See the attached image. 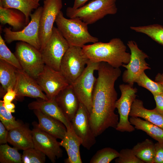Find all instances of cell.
I'll return each instance as SVG.
<instances>
[{
  "label": "cell",
  "instance_id": "cell-1",
  "mask_svg": "<svg viewBox=\"0 0 163 163\" xmlns=\"http://www.w3.org/2000/svg\"><path fill=\"white\" fill-rule=\"evenodd\" d=\"M97 71L98 77L89 114L90 126L96 137L110 127L116 129L118 124V115L114 112L117 100L114 84L121 74L120 68H114L104 62L99 63Z\"/></svg>",
  "mask_w": 163,
  "mask_h": 163
},
{
  "label": "cell",
  "instance_id": "cell-2",
  "mask_svg": "<svg viewBox=\"0 0 163 163\" xmlns=\"http://www.w3.org/2000/svg\"><path fill=\"white\" fill-rule=\"evenodd\" d=\"M83 52L91 61L105 62L115 68H119L129 62L130 53L126 51V46L120 39L115 38L109 42H98L85 45Z\"/></svg>",
  "mask_w": 163,
  "mask_h": 163
},
{
  "label": "cell",
  "instance_id": "cell-3",
  "mask_svg": "<svg viewBox=\"0 0 163 163\" xmlns=\"http://www.w3.org/2000/svg\"><path fill=\"white\" fill-rule=\"evenodd\" d=\"M55 22L57 28L70 46L82 48L87 43L98 41L97 38L89 33L87 24L79 19L66 18L61 11L57 16Z\"/></svg>",
  "mask_w": 163,
  "mask_h": 163
},
{
  "label": "cell",
  "instance_id": "cell-4",
  "mask_svg": "<svg viewBox=\"0 0 163 163\" xmlns=\"http://www.w3.org/2000/svg\"><path fill=\"white\" fill-rule=\"evenodd\" d=\"M116 0H93L77 9L68 7L66 14L69 18L79 19L88 25L92 24L107 15L116 14Z\"/></svg>",
  "mask_w": 163,
  "mask_h": 163
},
{
  "label": "cell",
  "instance_id": "cell-5",
  "mask_svg": "<svg viewBox=\"0 0 163 163\" xmlns=\"http://www.w3.org/2000/svg\"><path fill=\"white\" fill-rule=\"evenodd\" d=\"M43 7L39 6L30 16V20L21 30L14 31L11 27H5L3 30L5 42L9 43L15 41L28 43L40 50L39 38L40 20Z\"/></svg>",
  "mask_w": 163,
  "mask_h": 163
},
{
  "label": "cell",
  "instance_id": "cell-6",
  "mask_svg": "<svg viewBox=\"0 0 163 163\" xmlns=\"http://www.w3.org/2000/svg\"><path fill=\"white\" fill-rule=\"evenodd\" d=\"M99 63L89 60L83 72L71 85L80 102L85 107L89 114L91 110L93 93L97 80L94 73L97 70Z\"/></svg>",
  "mask_w": 163,
  "mask_h": 163
},
{
  "label": "cell",
  "instance_id": "cell-7",
  "mask_svg": "<svg viewBox=\"0 0 163 163\" xmlns=\"http://www.w3.org/2000/svg\"><path fill=\"white\" fill-rule=\"evenodd\" d=\"M14 54L22 69L36 79L45 66L40 50L28 43L20 41L16 44Z\"/></svg>",
  "mask_w": 163,
  "mask_h": 163
},
{
  "label": "cell",
  "instance_id": "cell-8",
  "mask_svg": "<svg viewBox=\"0 0 163 163\" xmlns=\"http://www.w3.org/2000/svg\"><path fill=\"white\" fill-rule=\"evenodd\" d=\"M69 47L58 28L53 27L49 39L40 51L45 65L60 71L62 60Z\"/></svg>",
  "mask_w": 163,
  "mask_h": 163
},
{
  "label": "cell",
  "instance_id": "cell-9",
  "mask_svg": "<svg viewBox=\"0 0 163 163\" xmlns=\"http://www.w3.org/2000/svg\"><path fill=\"white\" fill-rule=\"evenodd\" d=\"M89 60L82 48L69 47L62 60L60 71L69 85H72L82 73Z\"/></svg>",
  "mask_w": 163,
  "mask_h": 163
},
{
  "label": "cell",
  "instance_id": "cell-10",
  "mask_svg": "<svg viewBox=\"0 0 163 163\" xmlns=\"http://www.w3.org/2000/svg\"><path fill=\"white\" fill-rule=\"evenodd\" d=\"M119 88L121 95L116 101L115 107L117 110L119 119L115 129L121 132H132L135 128L131 124L129 116L132 104L136 99L137 89L128 84H120Z\"/></svg>",
  "mask_w": 163,
  "mask_h": 163
},
{
  "label": "cell",
  "instance_id": "cell-11",
  "mask_svg": "<svg viewBox=\"0 0 163 163\" xmlns=\"http://www.w3.org/2000/svg\"><path fill=\"white\" fill-rule=\"evenodd\" d=\"M127 45L130 50V58L128 63L122 66L126 69L123 74L122 80L124 82L133 87L140 75L151 68L145 61L148 56L139 48L135 42L129 41Z\"/></svg>",
  "mask_w": 163,
  "mask_h": 163
},
{
  "label": "cell",
  "instance_id": "cell-12",
  "mask_svg": "<svg viewBox=\"0 0 163 163\" xmlns=\"http://www.w3.org/2000/svg\"><path fill=\"white\" fill-rule=\"evenodd\" d=\"M62 0H45L40 20L39 38L41 51L52 34L56 17L61 11Z\"/></svg>",
  "mask_w": 163,
  "mask_h": 163
},
{
  "label": "cell",
  "instance_id": "cell-13",
  "mask_svg": "<svg viewBox=\"0 0 163 163\" xmlns=\"http://www.w3.org/2000/svg\"><path fill=\"white\" fill-rule=\"evenodd\" d=\"M35 80L48 100L54 99L61 91L69 85L60 71L46 65Z\"/></svg>",
  "mask_w": 163,
  "mask_h": 163
},
{
  "label": "cell",
  "instance_id": "cell-14",
  "mask_svg": "<svg viewBox=\"0 0 163 163\" xmlns=\"http://www.w3.org/2000/svg\"><path fill=\"white\" fill-rule=\"evenodd\" d=\"M32 130L34 147L43 152L52 163L62 156L60 142L57 138L39 128L33 123Z\"/></svg>",
  "mask_w": 163,
  "mask_h": 163
},
{
  "label": "cell",
  "instance_id": "cell-15",
  "mask_svg": "<svg viewBox=\"0 0 163 163\" xmlns=\"http://www.w3.org/2000/svg\"><path fill=\"white\" fill-rule=\"evenodd\" d=\"M72 128L82 141V145L88 150L96 142V136L91 128L89 113L85 107L80 103L78 110L70 121Z\"/></svg>",
  "mask_w": 163,
  "mask_h": 163
},
{
  "label": "cell",
  "instance_id": "cell-16",
  "mask_svg": "<svg viewBox=\"0 0 163 163\" xmlns=\"http://www.w3.org/2000/svg\"><path fill=\"white\" fill-rule=\"evenodd\" d=\"M16 80L14 89L17 97H27L48 100L36 80L22 69H16Z\"/></svg>",
  "mask_w": 163,
  "mask_h": 163
},
{
  "label": "cell",
  "instance_id": "cell-17",
  "mask_svg": "<svg viewBox=\"0 0 163 163\" xmlns=\"http://www.w3.org/2000/svg\"><path fill=\"white\" fill-rule=\"evenodd\" d=\"M54 99L64 115L70 122L77 112L80 103L72 85H69L61 91Z\"/></svg>",
  "mask_w": 163,
  "mask_h": 163
},
{
  "label": "cell",
  "instance_id": "cell-18",
  "mask_svg": "<svg viewBox=\"0 0 163 163\" xmlns=\"http://www.w3.org/2000/svg\"><path fill=\"white\" fill-rule=\"evenodd\" d=\"M37 117V126L56 138L62 139L66 132V128L60 121L48 115L39 110H33Z\"/></svg>",
  "mask_w": 163,
  "mask_h": 163
},
{
  "label": "cell",
  "instance_id": "cell-19",
  "mask_svg": "<svg viewBox=\"0 0 163 163\" xmlns=\"http://www.w3.org/2000/svg\"><path fill=\"white\" fill-rule=\"evenodd\" d=\"M8 142L18 150L34 147L32 130L27 126L22 124L8 132Z\"/></svg>",
  "mask_w": 163,
  "mask_h": 163
},
{
  "label": "cell",
  "instance_id": "cell-20",
  "mask_svg": "<svg viewBox=\"0 0 163 163\" xmlns=\"http://www.w3.org/2000/svg\"><path fill=\"white\" fill-rule=\"evenodd\" d=\"M28 107L30 110H39L62 123L66 127L70 121L65 117L55 99L44 100L38 98L30 103Z\"/></svg>",
  "mask_w": 163,
  "mask_h": 163
},
{
  "label": "cell",
  "instance_id": "cell-21",
  "mask_svg": "<svg viewBox=\"0 0 163 163\" xmlns=\"http://www.w3.org/2000/svg\"><path fill=\"white\" fill-rule=\"evenodd\" d=\"M129 116L142 118L163 129V114L155 108L152 110L145 108L143 101L140 100L136 99L134 101Z\"/></svg>",
  "mask_w": 163,
  "mask_h": 163
},
{
  "label": "cell",
  "instance_id": "cell-22",
  "mask_svg": "<svg viewBox=\"0 0 163 163\" xmlns=\"http://www.w3.org/2000/svg\"><path fill=\"white\" fill-rule=\"evenodd\" d=\"M0 22L1 24H8L12 27V30H21L29 23L25 14L18 10L5 8L0 6Z\"/></svg>",
  "mask_w": 163,
  "mask_h": 163
},
{
  "label": "cell",
  "instance_id": "cell-23",
  "mask_svg": "<svg viewBox=\"0 0 163 163\" xmlns=\"http://www.w3.org/2000/svg\"><path fill=\"white\" fill-rule=\"evenodd\" d=\"M16 69L8 63L0 59V83L1 85V96L5 94L10 88H14L16 80Z\"/></svg>",
  "mask_w": 163,
  "mask_h": 163
},
{
  "label": "cell",
  "instance_id": "cell-24",
  "mask_svg": "<svg viewBox=\"0 0 163 163\" xmlns=\"http://www.w3.org/2000/svg\"><path fill=\"white\" fill-rule=\"evenodd\" d=\"M135 128L145 132L149 136L161 144H163V129L146 120L138 117H130L129 119Z\"/></svg>",
  "mask_w": 163,
  "mask_h": 163
},
{
  "label": "cell",
  "instance_id": "cell-25",
  "mask_svg": "<svg viewBox=\"0 0 163 163\" xmlns=\"http://www.w3.org/2000/svg\"><path fill=\"white\" fill-rule=\"evenodd\" d=\"M39 6V3L34 0H0V6L15 9L21 11L25 14L28 23L31 11Z\"/></svg>",
  "mask_w": 163,
  "mask_h": 163
},
{
  "label": "cell",
  "instance_id": "cell-26",
  "mask_svg": "<svg viewBox=\"0 0 163 163\" xmlns=\"http://www.w3.org/2000/svg\"><path fill=\"white\" fill-rule=\"evenodd\" d=\"M155 144L151 140L146 139L138 142L132 149L135 155L144 163H153Z\"/></svg>",
  "mask_w": 163,
  "mask_h": 163
},
{
  "label": "cell",
  "instance_id": "cell-27",
  "mask_svg": "<svg viewBox=\"0 0 163 163\" xmlns=\"http://www.w3.org/2000/svg\"><path fill=\"white\" fill-rule=\"evenodd\" d=\"M130 28L136 32L146 35L156 42L163 45V26L153 24L144 26H132Z\"/></svg>",
  "mask_w": 163,
  "mask_h": 163
},
{
  "label": "cell",
  "instance_id": "cell-28",
  "mask_svg": "<svg viewBox=\"0 0 163 163\" xmlns=\"http://www.w3.org/2000/svg\"><path fill=\"white\" fill-rule=\"evenodd\" d=\"M66 128V132L60 142L61 146L64 148H68L80 154V146L82 144V140L74 131L70 122Z\"/></svg>",
  "mask_w": 163,
  "mask_h": 163
},
{
  "label": "cell",
  "instance_id": "cell-29",
  "mask_svg": "<svg viewBox=\"0 0 163 163\" xmlns=\"http://www.w3.org/2000/svg\"><path fill=\"white\" fill-rule=\"evenodd\" d=\"M18 149L11 147L7 144L0 145V162L1 163H22V155Z\"/></svg>",
  "mask_w": 163,
  "mask_h": 163
},
{
  "label": "cell",
  "instance_id": "cell-30",
  "mask_svg": "<svg viewBox=\"0 0 163 163\" xmlns=\"http://www.w3.org/2000/svg\"><path fill=\"white\" fill-rule=\"evenodd\" d=\"M119 152L110 147H105L97 151L92 156L90 163H109L118 157Z\"/></svg>",
  "mask_w": 163,
  "mask_h": 163
},
{
  "label": "cell",
  "instance_id": "cell-31",
  "mask_svg": "<svg viewBox=\"0 0 163 163\" xmlns=\"http://www.w3.org/2000/svg\"><path fill=\"white\" fill-rule=\"evenodd\" d=\"M0 59L6 62L17 69H22L17 58L8 48L5 40L1 35H0Z\"/></svg>",
  "mask_w": 163,
  "mask_h": 163
},
{
  "label": "cell",
  "instance_id": "cell-32",
  "mask_svg": "<svg viewBox=\"0 0 163 163\" xmlns=\"http://www.w3.org/2000/svg\"><path fill=\"white\" fill-rule=\"evenodd\" d=\"M46 155L34 147L23 150L22 155V163H44Z\"/></svg>",
  "mask_w": 163,
  "mask_h": 163
},
{
  "label": "cell",
  "instance_id": "cell-33",
  "mask_svg": "<svg viewBox=\"0 0 163 163\" xmlns=\"http://www.w3.org/2000/svg\"><path fill=\"white\" fill-rule=\"evenodd\" d=\"M135 82L139 86L148 90L153 95L163 93V89L161 85L149 78L145 72L140 75L136 80Z\"/></svg>",
  "mask_w": 163,
  "mask_h": 163
},
{
  "label": "cell",
  "instance_id": "cell-34",
  "mask_svg": "<svg viewBox=\"0 0 163 163\" xmlns=\"http://www.w3.org/2000/svg\"><path fill=\"white\" fill-rule=\"evenodd\" d=\"M0 120L8 131L18 127L22 124L16 120L11 113L6 109L2 100L0 101Z\"/></svg>",
  "mask_w": 163,
  "mask_h": 163
},
{
  "label": "cell",
  "instance_id": "cell-35",
  "mask_svg": "<svg viewBox=\"0 0 163 163\" xmlns=\"http://www.w3.org/2000/svg\"><path fill=\"white\" fill-rule=\"evenodd\" d=\"M115 161L116 163H144L135 155L132 149H129L121 150Z\"/></svg>",
  "mask_w": 163,
  "mask_h": 163
},
{
  "label": "cell",
  "instance_id": "cell-36",
  "mask_svg": "<svg viewBox=\"0 0 163 163\" xmlns=\"http://www.w3.org/2000/svg\"><path fill=\"white\" fill-rule=\"evenodd\" d=\"M67 153L68 157L65 159L64 162L66 163H82V161L80 154H79L70 149L64 148Z\"/></svg>",
  "mask_w": 163,
  "mask_h": 163
},
{
  "label": "cell",
  "instance_id": "cell-37",
  "mask_svg": "<svg viewBox=\"0 0 163 163\" xmlns=\"http://www.w3.org/2000/svg\"><path fill=\"white\" fill-rule=\"evenodd\" d=\"M153 163H163V144L158 142L155 144Z\"/></svg>",
  "mask_w": 163,
  "mask_h": 163
},
{
  "label": "cell",
  "instance_id": "cell-38",
  "mask_svg": "<svg viewBox=\"0 0 163 163\" xmlns=\"http://www.w3.org/2000/svg\"><path fill=\"white\" fill-rule=\"evenodd\" d=\"M153 95L156 104L155 109L163 114V93L155 94Z\"/></svg>",
  "mask_w": 163,
  "mask_h": 163
},
{
  "label": "cell",
  "instance_id": "cell-39",
  "mask_svg": "<svg viewBox=\"0 0 163 163\" xmlns=\"http://www.w3.org/2000/svg\"><path fill=\"white\" fill-rule=\"evenodd\" d=\"M17 97V93L13 88L8 89L3 97V103H10Z\"/></svg>",
  "mask_w": 163,
  "mask_h": 163
},
{
  "label": "cell",
  "instance_id": "cell-40",
  "mask_svg": "<svg viewBox=\"0 0 163 163\" xmlns=\"http://www.w3.org/2000/svg\"><path fill=\"white\" fill-rule=\"evenodd\" d=\"M9 131L6 129L2 123L0 122V144H6L8 142Z\"/></svg>",
  "mask_w": 163,
  "mask_h": 163
},
{
  "label": "cell",
  "instance_id": "cell-41",
  "mask_svg": "<svg viewBox=\"0 0 163 163\" xmlns=\"http://www.w3.org/2000/svg\"><path fill=\"white\" fill-rule=\"evenodd\" d=\"M88 0H75L72 7L74 9L79 8L84 5Z\"/></svg>",
  "mask_w": 163,
  "mask_h": 163
},
{
  "label": "cell",
  "instance_id": "cell-42",
  "mask_svg": "<svg viewBox=\"0 0 163 163\" xmlns=\"http://www.w3.org/2000/svg\"><path fill=\"white\" fill-rule=\"evenodd\" d=\"M3 104L5 107L8 111L11 113L15 112V106L14 104L11 102L3 103Z\"/></svg>",
  "mask_w": 163,
  "mask_h": 163
},
{
  "label": "cell",
  "instance_id": "cell-43",
  "mask_svg": "<svg viewBox=\"0 0 163 163\" xmlns=\"http://www.w3.org/2000/svg\"><path fill=\"white\" fill-rule=\"evenodd\" d=\"M155 81L160 84L163 89V73H159L157 74L155 78Z\"/></svg>",
  "mask_w": 163,
  "mask_h": 163
},
{
  "label": "cell",
  "instance_id": "cell-44",
  "mask_svg": "<svg viewBox=\"0 0 163 163\" xmlns=\"http://www.w3.org/2000/svg\"><path fill=\"white\" fill-rule=\"evenodd\" d=\"M34 1H35V2H37V3H39V2L40 1V0H34ZM44 1V0H43Z\"/></svg>",
  "mask_w": 163,
  "mask_h": 163
}]
</instances>
